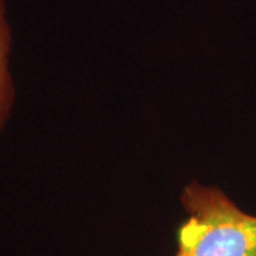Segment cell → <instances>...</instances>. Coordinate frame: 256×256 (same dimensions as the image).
Here are the masks:
<instances>
[{
    "instance_id": "cell-1",
    "label": "cell",
    "mask_w": 256,
    "mask_h": 256,
    "mask_svg": "<svg viewBox=\"0 0 256 256\" xmlns=\"http://www.w3.org/2000/svg\"><path fill=\"white\" fill-rule=\"evenodd\" d=\"M179 200L186 217L174 256H256V215L222 188L191 180Z\"/></svg>"
},
{
    "instance_id": "cell-2",
    "label": "cell",
    "mask_w": 256,
    "mask_h": 256,
    "mask_svg": "<svg viewBox=\"0 0 256 256\" xmlns=\"http://www.w3.org/2000/svg\"><path fill=\"white\" fill-rule=\"evenodd\" d=\"M12 49V31L5 0H0V134L8 126L16 104V86L11 70L10 55Z\"/></svg>"
}]
</instances>
